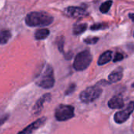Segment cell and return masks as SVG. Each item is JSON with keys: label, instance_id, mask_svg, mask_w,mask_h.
I'll return each instance as SVG.
<instances>
[{"label": "cell", "instance_id": "6da1fadb", "mask_svg": "<svg viewBox=\"0 0 134 134\" xmlns=\"http://www.w3.org/2000/svg\"><path fill=\"white\" fill-rule=\"evenodd\" d=\"M53 21V16L46 12H31L26 16L25 23L29 27L48 26Z\"/></svg>", "mask_w": 134, "mask_h": 134}, {"label": "cell", "instance_id": "7a4b0ae2", "mask_svg": "<svg viewBox=\"0 0 134 134\" xmlns=\"http://www.w3.org/2000/svg\"><path fill=\"white\" fill-rule=\"evenodd\" d=\"M36 84L43 89H50L54 86L53 69L50 65H46L35 79Z\"/></svg>", "mask_w": 134, "mask_h": 134}, {"label": "cell", "instance_id": "3957f363", "mask_svg": "<svg viewBox=\"0 0 134 134\" xmlns=\"http://www.w3.org/2000/svg\"><path fill=\"white\" fill-rule=\"evenodd\" d=\"M92 60L93 58L89 50H84L76 55L73 67L76 71H83L90 66Z\"/></svg>", "mask_w": 134, "mask_h": 134}, {"label": "cell", "instance_id": "277c9868", "mask_svg": "<svg viewBox=\"0 0 134 134\" xmlns=\"http://www.w3.org/2000/svg\"><path fill=\"white\" fill-rule=\"evenodd\" d=\"M102 90L98 86H93L86 88L80 93V100L86 104L91 103L97 100L101 94Z\"/></svg>", "mask_w": 134, "mask_h": 134}, {"label": "cell", "instance_id": "5b68a950", "mask_svg": "<svg viewBox=\"0 0 134 134\" xmlns=\"http://www.w3.org/2000/svg\"><path fill=\"white\" fill-rule=\"evenodd\" d=\"M74 115V108L71 105L60 104L56 108L55 111V118L60 122L67 121L73 118Z\"/></svg>", "mask_w": 134, "mask_h": 134}, {"label": "cell", "instance_id": "8992f818", "mask_svg": "<svg viewBox=\"0 0 134 134\" xmlns=\"http://www.w3.org/2000/svg\"><path fill=\"white\" fill-rule=\"evenodd\" d=\"M134 110V102H130L127 107L120 111H118L115 115V121L117 123H123L125 122L130 116V115L133 113Z\"/></svg>", "mask_w": 134, "mask_h": 134}, {"label": "cell", "instance_id": "52a82bcc", "mask_svg": "<svg viewBox=\"0 0 134 134\" xmlns=\"http://www.w3.org/2000/svg\"><path fill=\"white\" fill-rule=\"evenodd\" d=\"M64 13L71 18H81L88 15V13L85 9L75 6H69L66 8L64 11Z\"/></svg>", "mask_w": 134, "mask_h": 134}, {"label": "cell", "instance_id": "ba28073f", "mask_svg": "<svg viewBox=\"0 0 134 134\" xmlns=\"http://www.w3.org/2000/svg\"><path fill=\"white\" fill-rule=\"evenodd\" d=\"M46 121V118L42 117V118L37 119L36 121H35L33 123L27 126L26 128H24L22 131L19 132L17 134H31L35 130L39 129L41 126H42L45 124Z\"/></svg>", "mask_w": 134, "mask_h": 134}, {"label": "cell", "instance_id": "9c48e42d", "mask_svg": "<svg viewBox=\"0 0 134 134\" xmlns=\"http://www.w3.org/2000/svg\"><path fill=\"white\" fill-rule=\"evenodd\" d=\"M50 98H51V95H50L49 93H46V94H44L43 96H42V97L38 100V101L35 103V106H34L33 110H34L35 113V114H38V113L42 111V109L43 104H44L45 102L49 100Z\"/></svg>", "mask_w": 134, "mask_h": 134}, {"label": "cell", "instance_id": "30bf717a", "mask_svg": "<svg viewBox=\"0 0 134 134\" xmlns=\"http://www.w3.org/2000/svg\"><path fill=\"white\" fill-rule=\"evenodd\" d=\"M108 106L112 109H120L124 106V101L120 97H114L108 101Z\"/></svg>", "mask_w": 134, "mask_h": 134}, {"label": "cell", "instance_id": "8fae6325", "mask_svg": "<svg viewBox=\"0 0 134 134\" xmlns=\"http://www.w3.org/2000/svg\"><path fill=\"white\" fill-rule=\"evenodd\" d=\"M122 69L121 68L113 71L110 75H109V80L111 82H117L119 81H120L122 78Z\"/></svg>", "mask_w": 134, "mask_h": 134}, {"label": "cell", "instance_id": "7c38bea8", "mask_svg": "<svg viewBox=\"0 0 134 134\" xmlns=\"http://www.w3.org/2000/svg\"><path fill=\"white\" fill-rule=\"evenodd\" d=\"M111 55H112V53L110 50L106 51L104 53H102L100 55L99 60H98V64L99 65H104V64L108 63L111 60Z\"/></svg>", "mask_w": 134, "mask_h": 134}, {"label": "cell", "instance_id": "4fadbf2b", "mask_svg": "<svg viewBox=\"0 0 134 134\" xmlns=\"http://www.w3.org/2000/svg\"><path fill=\"white\" fill-rule=\"evenodd\" d=\"M49 35V31L46 28H42L38 29L35 33V38L37 40H42L46 38Z\"/></svg>", "mask_w": 134, "mask_h": 134}, {"label": "cell", "instance_id": "5bb4252c", "mask_svg": "<svg viewBox=\"0 0 134 134\" xmlns=\"http://www.w3.org/2000/svg\"><path fill=\"white\" fill-rule=\"evenodd\" d=\"M11 37V33L9 30L0 31V44H5Z\"/></svg>", "mask_w": 134, "mask_h": 134}, {"label": "cell", "instance_id": "9a60e30c", "mask_svg": "<svg viewBox=\"0 0 134 134\" xmlns=\"http://www.w3.org/2000/svg\"><path fill=\"white\" fill-rule=\"evenodd\" d=\"M87 29V24H75L73 27V33L74 35H80L83 33Z\"/></svg>", "mask_w": 134, "mask_h": 134}, {"label": "cell", "instance_id": "2e32d148", "mask_svg": "<svg viewBox=\"0 0 134 134\" xmlns=\"http://www.w3.org/2000/svg\"><path fill=\"white\" fill-rule=\"evenodd\" d=\"M112 5V1L111 0H108V1H106L105 2L102 3L100 7V10L101 13H106L108 12V10L110 9L111 6Z\"/></svg>", "mask_w": 134, "mask_h": 134}, {"label": "cell", "instance_id": "e0dca14e", "mask_svg": "<svg viewBox=\"0 0 134 134\" xmlns=\"http://www.w3.org/2000/svg\"><path fill=\"white\" fill-rule=\"evenodd\" d=\"M108 27V25L106 24H104V23H98V24H95L93 25H92L90 27V29L91 30H93V31H96V30H100V29H104V28H106Z\"/></svg>", "mask_w": 134, "mask_h": 134}, {"label": "cell", "instance_id": "ac0fdd59", "mask_svg": "<svg viewBox=\"0 0 134 134\" xmlns=\"http://www.w3.org/2000/svg\"><path fill=\"white\" fill-rule=\"evenodd\" d=\"M98 41H99L98 37H88L86 39H84V42H86V44H90V45H93L97 43Z\"/></svg>", "mask_w": 134, "mask_h": 134}, {"label": "cell", "instance_id": "d6986e66", "mask_svg": "<svg viewBox=\"0 0 134 134\" xmlns=\"http://www.w3.org/2000/svg\"><path fill=\"white\" fill-rule=\"evenodd\" d=\"M57 45H58V49H60V52L64 51V38L60 37L57 40Z\"/></svg>", "mask_w": 134, "mask_h": 134}, {"label": "cell", "instance_id": "ffe728a7", "mask_svg": "<svg viewBox=\"0 0 134 134\" xmlns=\"http://www.w3.org/2000/svg\"><path fill=\"white\" fill-rule=\"evenodd\" d=\"M75 89V84H71V85L69 86L68 89L66 90L65 94H66V95H69V94L72 93L74 92Z\"/></svg>", "mask_w": 134, "mask_h": 134}, {"label": "cell", "instance_id": "44dd1931", "mask_svg": "<svg viewBox=\"0 0 134 134\" xmlns=\"http://www.w3.org/2000/svg\"><path fill=\"white\" fill-rule=\"evenodd\" d=\"M123 55L122 53H117L115 56V58H114V62H117V61H120L123 59Z\"/></svg>", "mask_w": 134, "mask_h": 134}, {"label": "cell", "instance_id": "7402d4cb", "mask_svg": "<svg viewBox=\"0 0 134 134\" xmlns=\"http://www.w3.org/2000/svg\"><path fill=\"white\" fill-rule=\"evenodd\" d=\"M9 118V115L8 114H5V115H0V126L2 125Z\"/></svg>", "mask_w": 134, "mask_h": 134}, {"label": "cell", "instance_id": "603a6c76", "mask_svg": "<svg viewBox=\"0 0 134 134\" xmlns=\"http://www.w3.org/2000/svg\"><path fill=\"white\" fill-rule=\"evenodd\" d=\"M129 17L132 20L133 22H134V13H130L129 14Z\"/></svg>", "mask_w": 134, "mask_h": 134}]
</instances>
